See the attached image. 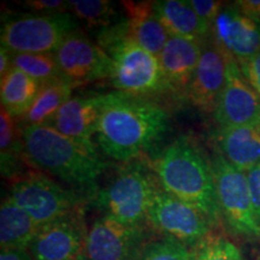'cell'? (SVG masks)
I'll return each mask as SVG.
<instances>
[{
  "label": "cell",
  "mask_w": 260,
  "mask_h": 260,
  "mask_svg": "<svg viewBox=\"0 0 260 260\" xmlns=\"http://www.w3.org/2000/svg\"><path fill=\"white\" fill-rule=\"evenodd\" d=\"M0 260H34L28 249H4L0 253Z\"/></svg>",
  "instance_id": "d6a6232c"
},
{
  "label": "cell",
  "mask_w": 260,
  "mask_h": 260,
  "mask_svg": "<svg viewBox=\"0 0 260 260\" xmlns=\"http://www.w3.org/2000/svg\"><path fill=\"white\" fill-rule=\"evenodd\" d=\"M211 167L222 218L236 235L260 240V225L253 207L246 172L233 167L219 151L213 155Z\"/></svg>",
  "instance_id": "52a82bcc"
},
{
  "label": "cell",
  "mask_w": 260,
  "mask_h": 260,
  "mask_svg": "<svg viewBox=\"0 0 260 260\" xmlns=\"http://www.w3.org/2000/svg\"><path fill=\"white\" fill-rule=\"evenodd\" d=\"M12 68V53L5 47H0V77H4Z\"/></svg>",
  "instance_id": "836d02e7"
},
{
  "label": "cell",
  "mask_w": 260,
  "mask_h": 260,
  "mask_svg": "<svg viewBox=\"0 0 260 260\" xmlns=\"http://www.w3.org/2000/svg\"><path fill=\"white\" fill-rule=\"evenodd\" d=\"M213 116L220 128L260 123V95L233 58L228 57L225 84Z\"/></svg>",
  "instance_id": "5bb4252c"
},
{
  "label": "cell",
  "mask_w": 260,
  "mask_h": 260,
  "mask_svg": "<svg viewBox=\"0 0 260 260\" xmlns=\"http://www.w3.org/2000/svg\"><path fill=\"white\" fill-rule=\"evenodd\" d=\"M75 87L76 86L67 79L42 84L34 104L21 118V124L24 125L23 128L50 124L60 107L71 98Z\"/></svg>",
  "instance_id": "603a6c76"
},
{
  "label": "cell",
  "mask_w": 260,
  "mask_h": 260,
  "mask_svg": "<svg viewBox=\"0 0 260 260\" xmlns=\"http://www.w3.org/2000/svg\"><path fill=\"white\" fill-rule=\"evenodd\" d=\"M169 115L147 98L123 92L104 94L96 144L107 157L132 161L149 153L169 129Z\"/></svg>",
  "instance_id": "6da1fadb"
},
{
  "label": "cell",
  "mask_w": 260,
  "mask_h": 260,
  "mask_svg": "<svg viewBox=\"0 0 260 260\" xmlns=\"http://www.w3.org/2000/svg\"><path fill=\"white\" fill-rule=\"evenodd\" d=\"M239 65L246 80L260 95V51L249 59L240 61Z\"/></svg>",
  "instance_id": "4dcf8cb0"
},
{
  "label": "cell",
  "mask_w": 260,
  "mask_h": 260,
  "mask_svg": "<svg viewBox=\"0 0 260 260\" xmlns=\"http://www.w3.org/2000/svg\"><path fill=\"white\" fill-rule=\"evenodd\" d=\"M9 198L40 226L82 210L84 201L76 190L65 189L40 174L17 178L10 188Z\"/></svg>",
  "instance_id": "ba28073f"
},
{
  "label": "cell",
  "mask_w": 260,
  "mask_h": 260,
  "mask_svg": "<svg viewBox=\"0 0 260 260\" xmlns=\"http://www.w3.org/2000/svg\"><path fill=\"white\" fill-rule=\"evenodd\" d=\"M40 229L29 214L8 197L0 207V247L4 249H28Z\"/></svg>",
  "instance_id": "44dd1931"
},
{
  "label": "cell",
  "mask_w": 260,
  "mask_h": 260,
  "mask_svg": "<svg viewBox=\"0 0 260 260\" xmlns=\"http://www.w3.org/2000/svg\"><path fill=\"white\" fill-rule=\"evenodd\" d=\"M98 45L111 59L110 80L117 90L142 98L172 92L159 58L130 37L126 18L121 23L103 29Z\"/></svg>",
  "instance_id": "277c9868"
},
{
  "label": "cell",
  "mask_w": 260,
  "mask_h": 260,
  "mask_svg": "<svg viewBox=\"0 0 260 260\" xmlns=\"http://www.w3.org/2000/svg\"><path fill=\"white\" fill-rule=\"evenodd\" d=\"M228 57L218 48H204L199 64L188 87L187 95L195 107L204 112H213L226 80Z\"/></svg>",
  "instance_id": "9a60e30c"
},
{
  "label": "cell",
  "mask_w": 260,
  "mask_h": 260,
  "mask_svg": "<svg viewBox=\"0 0 260 260\" xmlns=\"http://www.w3.org/2000/svg\"><path fill=\"white\" fill-rule=\"evenodd\" d=\"M138 260H194V251L178 240L165 236L149 242Z\"/></svg>",
  "instance_id": "4316f807"
},
{
  "label": "cell",
  "mask_w": 260,
  "mask_h": 260,
  "mask_svg": "<svg viewBox=\"0 0 260 260\" xmlns=\"http://www.w3.org/2000/svg\"><path fill=\"white\" fill-rule=\"evenodd\" d=\"M248 177L249 188H251L252 203L254 207V212L260 225V164L246 172Z\"/></svg>",
  "instance_id": "1f68e13d"
},
{
  "label": "cell",
  "mask_w": 260,
  "mask_h": 260,
  "mask_svg": "<svg viewBox=\"0 0 260 260\" xmlns=\"http://www.w3.org/2000/svg\"><path fill=\"white\" fill-rule=\"evenodd\" d=\"M164 190L199 209L213 226L222 219L212 167L186 136L168 145L151 162Z\"/></svg>",
  "instance_id": "3957f363"
},
{
  "label": "cell",
  "mask_w": 260,
  "mask_h": 260,
  "mask_svg": "<svg viewBox=\"0 0 260 260\" xmlns=\"http://www.w3.org/2000/svg\"><path fill=\"white\" fill-rule=\"evenodd\" d=\"M128 32L142 48L159 57L170 35L154 12L153 2H122Z\"/></svg>",
  "instance_id": "d6986e66"
},
{
  "label": "cell",
  "mask_w": 260,
  "mask_h": 260,
  "mask_svg": "<svg viewBox=\"0 0 260 260\" xmlns=\"http://www.w3.org/2000/svg\"><path fill=\"white\" fill-rule=\"evenodd\" d=\"M154 12L170 37L201 42L209 37L188 0L153 2Z\"/></svg>",
  "instance_id": "ffe728a7"
},
{
  "label": "cell",
  "mask_w": 260,
  "mask_h": 260,
  "mask_svg": "<svg viewBox=\"0 0 260 260\" xmlns=\"http://www.w3.org/2000/svg\"><path fill=\"white\" fill-rule=\"evenodd\" d=\"M23 149L22 138H18L14 117L2 107L0 112V154H2V172L10 176L15 172L16 161Z\"/></svg>",
  "instance_id": "484cf974"
},
{
  "label": "cell",
  "mask_w": 260,
  "mask_h": 260,
  "mask_svg": "<svg viewBox=\"0 0 260 260\" xmlns=\"http://www.w3.org/2000/svg\"><path fill=\"white\" fill-rule=\"evenodd\" d=\"M147 245L144 224H124L103 214L87 234L83 260H138Z\"/></svg>",
  "instance_id": "30bf717a"
},
{
  "label": "cell",
  "mask_w": 260,
  "mask_h": 260,
  "mask_svg": "<svg viewBox=\"0 0 260 260\" xmlns=\"http://www.w3.org/2000/svg\"><path fill=\"white\" fill-rule=\"evenodd\" d=\"M69 10L90 28H110L124 21L119 18L116 5L109 0H70Z\"/></svg>",
  "instance_id": "cb8c5ba5"
},
{
  "label": "cell",
  "mask_w": 260,
  "mask_h": 260,
  "mask_svg": "<svg viewBox=\"0 0 260 260\" xmlns=\"http://www.w3.org/2000/svg\"><path fill=\"white\" fill-rule=\"evenodd\" d=\"M201 42L170 37L159 54L162 73L172 92H186L199 64Z\"/></svg>",
  "instance_id": "e0dca14e"
},
{
  "label": "cell",
  "mask_w": 260,
  "mask_h": 260,
  "mask_svg": "<svg viewBox=\"0 0 260 260\" xmlns=\"http://www.w3.org/2000/svg\"><path fill=\"white\" fill-rule=\"evenodd\" d=\"M41 87L37 80L12 67L0 82L2 107L14 118H22L34 104Z\"/></svg>",
  "instance_id": "7402d4cb"
},
{
  "label": "cell",
  "mask_w": 260,
  "mask_h": 260,
  "mask_svg": "<svg viewBox=\"0 0 260 260\" xmlns=\"http://www.w3.org/2000/svg\"><path fill=\"white\" fill-rule=\"evenodd\" d=\"M147 220L165 236L188 247H198L207 239L213 224L199 209L178 199L160 187L149 204Z\"/></svg>",
  "instance_id": "9c48e42d"
},
{
  "label": "cell",
  "mask_w": 260,
  "mask_h": 260,
  "mask_svg": "<svg viewBox=\"0 0 260 260\" xmlns=\"http://www.w3.org/2000/svg\"><path fill=\"white\" fill-rule=\"evenodd\" d=\"M23 5L38 14H61L69 10L68 2L63 0H25Z\"/></svg>",
  "instance_id": "f546056e"
},
{
  "label": "cell",
  "mask_w": 260,
  "mask_h": 260,
  "mask_svg": "<svg viewBox=\"0 0 260 260\" xmlns=\"http://www.w3.org/2000/svg\"><path fill=\"white\" fill-rule=\"evenodd\" d=\"M12 67L41 84L64 79L54 53H15L12 54Z\"/></svg>",
  "instance_id": "d4e9b609"
},
{
  "label": "cell",
  "mask_w": 260,
  "mask_h": 260,
  "mask_svg": "<svg viewBox=\"0 0 260 260\" xmlns=\"http://www.w3.org/2000/svg\"><path fill=\"white\" fill-rule=\"evenodd\" d=\"M159 181L154 172L139 161L122 168L98 190L94 205L103 214L124 224H144Z\"/></svg>",
  "instance_id": "5b68a950"
},
{
  "label": "cell",
  "mask_w": 260,
  "mask_h": 260,
  "mask_svg": "<svg viewBox=\"0 0 260 260\" xmlns=\"http://www.w3.org/2000/svg\"><path fill=\"white\" fill-rule=\"evenodd\" d=\"M194 260H243L235 243L224 237H207L195 247Z\"/></svg>",
  "instance_id": "83f0119b"
},
{
  "label": "cell",
  "mask_w": 260,
  "mask_h": 260,
  "mask_svg": "<svg viewBox=\"0 0 260 260\" xmlns=\"http://www.w3.org/2000/svg\"><path fill=\"white\" fill-rule=\"evenodd\" d=\"M23 153L32 165L76 188L84 199L98 194V178L110 162L104 161L95 146L81 144L51 125L21 129Z\"/></svg>",
  "instance_id": "7a4b0ae2"
},
{
  "label": "cell",
  "mask_w": 260,
  "mask_h": 260,
  "mask_svg": "<svg viewBox=\"0 0 260 260\" xmlns=\"http://www.w3.org/2000/svg\"><path fill=\"white\" fill-rule=\"evenodd\" d=\"M189 2L195 14L200 18L205 30L210 35L214 19L223 8L222 3L214 2V0H189Z\"/></svg>",
  "instance_id": "f1b7e54d"
},
{
  "label": "cell",
  "mask_w": 260,
  "mask_h": 260,
  "mask_svg": "<svg viewBox=\"0 0 260 260\" xmlns=\"http://www.w3.org/2000/svg\"><path fill=\"white\" fill-rule=\"evenodd\" d=\"M88 230L82 210L40 226L28 251L34 260H83Z\"/></svg>",
  "instance_id": "8fae6325"
},
{
  "label": "cell",
  "mask_w": 260,
  "mask_h": 260,
  "mask_svg": "<svg viewBox=\"0 0 260 260\" xmlns=\"http://www.w3.org/2000/svg\"><path fill=\"white\" fill-rule=\"evenodd\" d=\"M79 29L73 14H22L3 22L2 46L15 53H54L68 35Z\"/></svg>",
  "instance_id": "8992f818"
},
{
  "label": "cell",
  "mask_w": 260,
  "mask_h": 260,
  "mask_svg": "<svg viewBox=\"0 0 260 260\" xmlns=\"http://www.w3.org/2000/svg\"><path fill=\"white\" fill-rule=\"evenodd\" d=\"M103 103L104 94L70 98L48 125L75 141L95 146L92 138L96 133Z\"/></svg>",
  "instance_id": "2e32d148"
},
{
  "label": "cell",
  "mask_w": 260,
  "mask_h": 260,
  "mask_svg": "<svg viewBox=\"0 0 260 260\" xmlns=\"http://www.w3.org/2000/svg\"><path fill=\"white\" fill-rule=\"evenodd\" d=\"M210 35L213 46L237 63L260 51V23L243 14L236 4L223 5Z\"/></svg>",
  "instance_id": "4fadbf2b"
},
{
  "label": "cell",
  "mask_w": 260,
  "mask_h": 260,
  "mask_svg": "<svg viewBox=\"0 0 260 260\" xmlns=\"http://www.w3.org/2000/svg\"><path fill=\"white\" fill-rule=\"evenodd\" d=\"M219 147L233 167L248 172L260 164V123L220 128Z\"/></svg>",
  "instance_id": "ac0fdd59"
},
{
  "label": "cell",
  "mask_w": 260,
  "mask_h": 260,
  "mask_svg": "<svg viewBox=\"0 0 260 260\" xmlns=\"http://www.w3.org/2000/svg\"><path fill=\"white\" fill-rule=\"evenodd\" d=\"M54 56L64 79L75 86L110 79V57L99 45L90 41L79 29L68 35L54 52Z\"/></svg>",
  "instance_id": "7c38bea8"
}]
</instances>
